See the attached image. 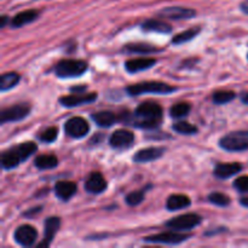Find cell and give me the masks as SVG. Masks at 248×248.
<instances>
[{
  "mask_svg": "<svg viewBox=\"0 0 248 248\" xmlns=\"http://www.w3.org/2000/svg\"><path fill=\"white\" fill-rule=\"evenodd\" d=\"M219 147L230 153L248 150V131H234L220 138Z\"/></svg>",
  "mask_w": 248,
  "mask_h": 248,
  "instance_id": "5b68a950",
  "label": "cell"
},
{
  "mask_svg": "<svg viewBox=\"0 0 248 248\" xmlns=\"http://www.w3.org/2000/svg\"><path fill=\"white\" fill-rule=\"evenodd\" d=\"M36 149L38 145L34 142H24L5 150L0 156L1 167L4 170L16 169L18 165L23 164L27 159H29L36 152Z\"/></svg>",
  "mask_w": 248,
  "mask_h": 248,
  "instance_id": "7a4b0ae2",
  "label": "cell"
},
{
  "mask_svg": "<svg viewBox=\"0 0 248 248\" xmlns=\"http://www.w3.org/2000/svg\"><path fill=\"white\" fill-rule=\"evenodd\" d=\"M36 237H38V232L35 230V228L28 224L18 227L15 230L14 234L15 241L22 247L33 246L34 242L36 241Z\"/></svg>",
  "mask_w": 248,
  "mask_h": 248,
  "instance_id": "30bf717a",
  "label": "cell"
},
{
  "mask_svg": "<svg viewBox=\"0 0 248 248\" xmlns=\"http://www.w3.org/2000/svg\"><path fill=\"white\" fill-rule=\"evenodd\" d=\"M165 154L164 148L159 147H152L145 148V149H140L133 155V161L137 164H144V162L154 161V160L160 159L162 155Z\"/></svg>",
  "mask_w": 248,
  "mask_h": 248,
  "instance_id": "2e32d148",
  "label": "cell"
},
{
  "mask_svg": "<svg viewBox=\"0 0 248 248\" xmlns=\"http://www.w3.org/2000/svg\"><path fill=\"white\" fill-rule=\"evenodd\" d=\"M208 200L211 203L216 206H219V207H227L230 203V198L228 195L223 193H212L208 196Z\"/></svg>",
  "mask_w": 248,
  "mask_h": 248,
  "instance_id": "4dcf8cb0",
  "label": "cell"
},
{
  "mask_svg": "<svg viewBox=\"0 0 248 248\" xmlns=\"http://www.w3.org/2000/svg\"><path fill=\"white\" fill-rule=\"evenodd\" d=\"M155 64H156V60L155 58H135V60H130L125 63V69L130 74H135V73H140L143 72V70L150 69Z\"/></svg>",
  "mask_w": 248,
  "mask_h": 248,
  "instance_id": "e0dca14e",
  "label": "cell"
},
{
  "mask_svg": "<svg viewBox=\"0 0 248 248\" xmlns=\"http://www.w3.org/2000/svg\"><path fill=\"white\" fill-rule=\"evenodd\" d=\"M19 80H21V75L17 74V73H4L1 75V78H0V91L6 92L9 90L14 89L15 86H17Z\"/></svg>",
  "mask_w": 248,
  "mask_h": 248,
  "instance_id": "cb8c5ba5",
  "label": "cell"
},
{
  "mask_svg": "<svg viewBox=\"0 0 248 248\" xmlns=\"http://www.w3.org/2000/svg\"><path fill=\"white\" fill-rule=\"evenodd\" d=\"M91 119L97 126L103 128L110 127V126H113L118 121V118L115 116V114L111 113V111H98V113H93L91 115Z\"/></svg>",
  "mask_w": 248,
  "mask_h": 248,
  "instance_id": "7402d4cb",
  "label": "cell"
},
{
  "mask_svg": "<svg viewBox=\"0 0 248 248\" xmlns=\"http://www.w3.org/2000/svg\"><path fill=\"white\" fill-rule=\"evenodd\" d=\"M247 58H248V55H247Z\"/></svg>",
  "mask_w": 248,
  "mask_h": 248,
  "instance_id": "ab89813d",
  "label": "cell"
},
{
  "mask_svg": "<svg viewBox=\"0 0 248 248\" xmlns=\"http://www.w3.org/2000/svg\"><path fill=\"white\" fill-rule=\"evenodd\" d=\"M172 128H173V131H176L177 133H179V135L190 136L198 133V127L191 125V124L186 123V121H178V123H176L172 126Z\"/></svg>",
  "mask_w": 248,
  "mask_h": 248,
  "instance_id": "f1b7e54d",
  "label": "cell"
},
{
  "mask_svg": "<svg viewBox=\"0 0 248 248\" xmlns=\"http://www.w3.org/2000/svg\"><path fill=\"white\" fill-rule=\"evenodd\" d=\"M201 222H202L201 216L196 215V213H188V215L178 216V217L170 219L169 222H166V227L174 232H189L200 225Z\"/></svg>",
  "mask_w": 248,
  "mask_h": 248,
  "instance_id": "8992f818",
  "label": "cell"
},
{
  "mask_svg": "<svg viewBox=\"0 0 248 248\" xmlns=\"http://www.w3.org/2000/svg\"><path fill=\"white\" fill-rule=\"evenodd\" d=\"M177 91V87L171 86L166 82L161 81H145L140 84L131 85L126 89L130 96H140L145 93H155V94H171Z\"/></svg>",
  "mask_w": 248,
  "mask_h": 248,
  "instance_id": "3957f363",
  "label": "cell"
},
{
  "mask_svg": "<svg viewBox=\"0 0 248 248\" xmlns=\"http://www.w3.org/2000/svg\"><path fill=\"white\" fill-rule=\"evenodd\" d=\"M241 101H242V103L247 104V106H248V92H242V93H241Z\"/></svg>",
  "mask_w": 248,
  "mask_h": 248,
  "instance_id": "d590c367",
  "label": "cell"
},
{
  "mask_svg": "<svg viewBox=\"0 0 248 248\" xmlns=\"http://www.w3.org/2000/svg\"><path fill=\"white\" fill-rule=\"evenodd\" d=\"M58 136V130L56 127H48L46 130H44L40 135L38 136L39 140L44 143H53L57 140Z\"/></svg>",
  "mask_w": 248,
  "mask_h": 248,
  "instance_id": "d6a6232c",
  "label": "cell"
},
{
  "mask_svg": "<svg viewBox=\"0 0 248 248\" xmlns=\"http://www.w3.org/2000/svg\"><path fill=\"white\" fill-rule=\"evenodd\" d=\"M78 186L74 182L61 181L55 186V194L60 200L69 201L77 194Z\"/></svg>",
  "mask_w": 248,
  "mask_h": 248,
  "instance_id": "ac0fdd59",
  "label": "cell"
},
{
  "mask_svg": "<svg viewBox=\"0 0 248 248\" xmlns=\"http://www.w3.org/2000/svg\"><path fill=\"white\" fill-rule=\"evenodd\" d=\"M196 11L193 9H188V7L183 6H170L165 7L161 11H159L160 17H165V18L170 19H189L195 17Z\"/></svg>",
  "mask_w": 248,
  "mask_h": 248,
  "instance_id": "4fadbf2b",
  "label": "cell"
},
{
  "mask_svg": "<svg viewBox=\"0 0 248 248\" xmlns=\"http://www.w3.org/2000/svg\"><path fill=\"white\" fill-rule=\"evenodd\" d=\"M240 203H241L242 206H245V207L248 208V196H245V198L240 199Z\"/></svg>",
  "mask_w": 248,
  "mask_h": 248,
  "instance_id": "f35d334b",
  "label": "cell"
},
{
  "mask_svg": "<svg viewBox=\"0 0 248 248\" xmlns=\"http://www.w3.org/2000/svg\"><path fill=\"white\" fill-rule=\"evenodd\" d=\"M190 205L191 200L188 196L183 195V194H174V195H171L167 199L166 208L171 212H174V211L184 210V208L189 207Z\"/></svg>",
  "mask_w": 248,
  "mask_h": 248,
  "instance_id": "ffe728a7",
  "label": "cell"
},
{
  "mask_svg": "<svg viewBox=\"0 0 248 248\" xmlns=\"http://www.w3.org/2000/svg\"><path fill=\"white\" fill-rule=\"evenodd\" d=\"M234 188L240 193H247L248 191V176L239 177L234 182Z\"/></svg>",
  "mask_w": 248,
  "mask_h": 248,
  "instance_id": "836d02e7",
  "label": "cell"
},
{
  "mask_svg": "<svg viewBox=\"0 0 248 248\" xmlns=\"http://www.w3.org/2000/svg\"><path fill=\"white\" fill-rule=\"evenodd\" d=\"M145 191H147V189H142V190H138V191H132V193H130L127 196H126L125 201L127 202V205L130 206L140 205V203H142L143 200H144Z\"/></svg>",
  "mask_w": 248,
  "mask_h": 248,
  "instance_id": "1f68e13d",
  "label": "cell"
},
{
  "mask_svg": "<svg viewBox=\"0 0 248 248\" xmlns=\"http://www.w3.org/2000/svg\"><path fill=\"white\" fill-rule=\"evenodd\" d=\"M201 31V27H195V28H190L186 31L177 34L173 39H172V44L173 45H181V44L188 43V41L193 40L196 35Z\"/></svg>",
  "mask_w": 248,
  "mask_h": 248,
  "instance_id": "484cf974",
  "label": "cell"
},
{
  "mask_svg": "<svg viewBox=\"0 0 248 248\" xmlns=\"http://www.w3.org/2000/svg\"><path fill=\"white\" fill-rule=\"evenodd\" d=\"M135 143V135L127 130H116L109 138V144L113 149H128Z\"/></svg>",
  "mask_w": 248,
  "mask_h": 248,
  "instance_id": "8fae6325",
  "label": "cell"
},
{
  "mask_svg": "<svg viewBox=\"0 0 248 248\" xmlns=\"http://www.w3.org/2000/svg\"><path fill=\"white\" fill-rule=\"evenodd\" d=\"M89 65L81 60H62L55 65V74L61 79L81 77L87 70Z\"/></svg>",
  "mask_w": 248,
  "mask_h": 248,
  "instance_id": "277c9868",
  "label": "cell"
},
{
  "mask_svg": "<svg viewBox=\"0 0 248 248\" xmlns=\"http://www.w3.org/2000/svg\"><path fill=\"white\" fill-rule=\"evenodd\" d=\"M236 97L235 92L232 91H217L213 93L212 101L215 104H227Z\"/></svg>",
  "mask_w": 248,
  "mask_h": 248,
  "instance_id": "f546056e",
  "label": "cell"
},
{
  "mask_svg": "<svg viewBox=\"0 0 248 248\" xmlns=\"http://www.w3.org/2000/svg\"><path fill=\"white\" fill-rule=\"evenodd\" d=\"M31 107L29 103H17L2 109L0 113V124L4 125L6 123H17L23 120L31 114Z\"/></svg>",
  "mask_w": 248,
  "mask_h": 248,
  "instance_id": "52a82bcc",
  "label": "cell"
},
{
  "mask_svg": "<svg viewBox=\"0 0 248 248\" xmlns=\"http://www.w3.org/2000/svg\"><path fill=\"white\" fill-rule=\"evenodd\" d=\"M190 104L186 103V102H181V103H177L171 107V109H170V115L174 119L186 118V116L190 113Z\"/></svg>",
  "mask_w": 248,
  "mask_h": 248,
  "instance_id": "83f0119b",
  "label": "cell"
},
{
  "mask_svg": "<svg viewBox=\"0 0 248 248\" xmlns=\"http://www.w3.org/2000/svg\"><path fill=\"white\" fill-rule=\"evenodd\" d=\"M242 170V165L237 162L230 164H217L215 167V176L219 179H228L235 176Z\"/></svg>",
  "mask_w": 248,
  "mask_h": 248,
  "instance_id": "d6986e66",
  "label": "cell"
},
{
  "mask_svg": "<svg viewBox=\"0 0 248 248\" xmlns=\"http://www.w3.org/2000/svg\"><path fill=\"white\" fill-rule=\"evenodd\" d=\"M38 17V11H35V10H26V11H22L19 14H17L11 19V27L12 28H19V27H23L26 24L34 22Z\"/></svg>",
  "mask_w": 248,
  "mask_h": 248,
  "instance_id": "44dd1931",
  "label": "cell"
},
{
  "mask_svg": "<svg viewBox=\"0 0 248 248\" xmlns=\"http://www.w3.org/2000/svg\"><path fill=\"white\" fill-rule=\"evenodd\" d=\"M190 239V235L181 234L178 232H167L161 234L153 235V236L144 237V242L147 244H161V245H179L182 242Z\"/></svg>",
  "mask_w": 248,
  "mask_h": 248,
  "instance_id": "9c48e42d",
  "label": "cell"
},
{
  "mask_svg": "<svg viewBox=\"0 0 248 248\" xmlns=\"http://www.w3.org/2000/svg\"><path fill=\"white\" fill-rule=\"evenodd\" d=\"M64 131L70 138L80 140V138H84L89 133L90 125L81 116H74V118H70L69 120L65 121Z\"/></svg>",
  "mask_w": 248,
  "mask_h": 248,
  "instance_id": "ba28073f",
  "label": "cell"
},
{
  "mask_svg": "<svg viewBox=\"0 0 248 248\" xmlns=\"http://www.w3.org/2000/svg\"><path fill=\"white\" fill-rule=\"evenodd\" d=\"M108 186V183L104 179L103 174L99 172H92L89 178L85 182V189L90 194H101Z\"/></svg>",
  "mask_w": 248,
  "mask_h": 248,
  "instance_id": "9a60e30c",
  "label": "cell"
},
{
  "mask_svg": "<svg viewBox=\"0 0 248 248\" xmlns=\"http://www.w3.org/2000/svg\"><path fill=\"white\" fill-rule=\"evenodd\" d=\"M41 206H39V207H34L31 208V210H28L27 212L23 213L24 217H33L34 215H36V213H40L41 212Z\"/></svg>",
  "mask_w": 248,
  "mask_h": 248,
  "instance_id": "e575fe53",
  "label": "cell"
},
{
  "mask_svg": "<svg viewBox=\"0 0 248 248\" xmlns=\"http://www.w3.org/2000/svg\"><path fill=\"white\" fill-rule=\"evenodd\" d=\"M84 90H86V86H75V87H72V89H70V91L80 92V91H84Z\"/></svg>",
  "mask_w": 248,
  "mask_h": 248,
  "instance_id": "8d00e7d4",
  "label": "cell"
},
{
  "mask_svg": "<svg viewBox=\"0 0 248 248\" xmlns=\"http://www.w3.org/2000/svg\"><path fill=\"white\" fill-rule=\"evenodd\" d=\"M34 165L36 169L39 170H52L57 167L58 159L52 154H44L39 155L35 160H34Z\"/></svg>",
  "mask_w": 248,
  "mask_h": 248,
  "instance_id": "d4e9b609",
  "label": "cell"
},
{
  "mask_svg": "<svg viewBox=\"0 0 248 248\" xmlns=\"http://www.w3.org/2000/svg\"><path fill=\"white\" fill-rule=\"evenodd\" d=\"M6 23H7V16L2 15V16H1V21H0V27H1V28H4V27L6 26Z\"/></svg>",
  "mask_w": 248,
  "mask_h": 248,
  "instance_id": "74e56055",
  "label": "cell"
},
{
  "mask_svg": "<svg viewBox=\"0 0 248 248\" xmlns=\"http://www.w3.org/2000/svg\"><path fill=\"white\" fill-rule=\"evenodd\" d=\"M96 92L92 93H79V94H70V96H64L60 98V103L65 108H74L78 106H84V104L93 103L97 99Z\"/></svg>",
  "mask_w": 248,
  "mask_h": 248,
  "instance_id": "7c38bea8",
  "label": "cell"
},
{
  "mask_svg": "<svg viewBox=\"0 0 248 248\" xmlns=\"http://www.w3.org/2000/svg\"><path fill=\"white\" fill-rule=\"evenodd\" d=\"M61 227V219L58 217H50L45 220V227H44V240L39 244V247H48L55 237L56 232H58Z\"/></svg>",
  "mask_w": 248,
  "mask_h": 248,
  "instance_id": "5bb4252c",
  "label": "cell"
},
{
  "mask_svg": "<svg viewBox=\"0 0 248 248\" xmlns=\"http://www.w3.org/2000/svg\"><path fill=\"white\" fill-rule=\"evenodd\" d=\"M161 106L154 102H144L140 104L132 114L130 125L136 126L145 130H152L157 127L161 124L162 115H164Z\"/></svg>",
  "mask_w": 248,
  "mask_h": 248,
  "instance_id": "6da1fadb",
  "label": "cell"
},
{
  "mask_svg": "<svg viewBox=\"0 0 248 248\" xmlns=\"http://www.w3.org/2000/svg\"><path fill=\"white\" fill-rule=\"evenodd\" d=\"M124 51L128 53H143V55H145V53L157 52V51H160V48H156L149 44H127L124 47Z\"/></svg>",
  "mask_w": 248,
  "mask_h": 248,
  "instance_id": "4316f807",
  "label": "cell"
},
{
  "mask_svg": "<svg viewBox=\"0 0 248 248\" xmlns=\"http://www.w3.org/2000/svg\"><path fill=\"white\" fill-rule=\"evenodd\" d=\"M142 29L147 31H155V33L167 34L172 31V27L170 24L165 23L164 21L160 19H148V21L143 22Z\"/></svg>",
  "mask_w": 248,
  "mask_h": 248,
  "instance_id": "603a6c76",
  "label": "cell"
}]
</instances>
